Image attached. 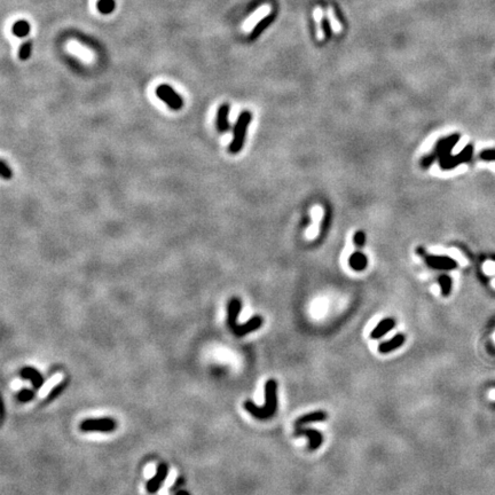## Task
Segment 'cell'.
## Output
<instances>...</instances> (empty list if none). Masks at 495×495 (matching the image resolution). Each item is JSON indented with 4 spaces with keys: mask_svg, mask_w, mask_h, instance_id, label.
<instances>
[{
    "mask_svg": "<svg viewBox=\"0 0 495 495\" xmlns=\"http://www.w3.org/2000/svg\"><path fill=\"white\" fill-rule=\"evenodd\" d=\"M243 407L257 419H268L273 417L277 411V382L268 380L265 383V405L258 407L253 401H244Z\"/></svg>",
    "mask_w": 495,
    "mask_h": 495,
    "instance_id": "1",
    "label": "cell"
},
{
    "mask_svg": "<svg viewBox=\"0 0 495 495\" xmlns=\"http://www.w3.org/2000/svg\"><path fill=\"white\" fill-rule=\"evenodd\" d=\"M252 120V113L249 110H243L237 117L235 125L233 127V139L228 144V153L232 155L239 154L243 149L246 142L247 131Z\"/></svg>",
    "mask_w": 495,
    "mask_h": 495,
    "instance_id": "2",
    "label": "cell"
},
{
    "mask_svg": "<svg viewBox=\"0 0 495 495\" xmlns=\"http://www.w3.org/2000/svg\"><path fill=\"white\" fill-rule=\"evenodd\" d=\"M155 93H156L157 98L160 99L161 101H163L165 105L172 110L178 111V110H180L182 107H184V99H182L170 85L162 84L160 86H157Z\"/></svg>",
    "mask_w": 495,
    "mask_h": 495,
    "instance_id": "3",
    "label": "cell"
},
{
    "mask_svg": "<svg viewBox=\"0 0 495 495\" xmlns=\"http://www.w3.org/2000/svg\"><path fill=\"white\" fill-rule=\"evenodd\" d=\"M116 426V421L110 417L86 418L79 424V429L84 432H111Z\"/></svg>",
    "mask_w": 495,
    "mask_h": 495,
    "instance_id": "4",
    "label": "cell"
},
{
    "mask_svg": "<svg viewBox=\"0 0 495 495\" xmlns=\"http://www.w3.org/2000/svg\"><path fill=\"white\" fill-rule=\"evenodd\" d=\"M472 151H473L472 146H471V144H468L461 153L456 155L450 154L448 156L440 158L438 161L439 166L441 167L442 170H452V168L456 167L457 165L469 162L471 160V156H472Z\"/></svg>",
    "mask_w": 495,
    "mask_h": 495,
    "instance_id": "5",
    "label": "cell"
},
{
    "mask_svg": "<svg viewBox=\"0 0 495 495\" xmlns=\"http://www.w3.org/2000/svg\"><path fill=\"white\" fill-rule=\"evenodd\" d=\"M460 134H452V136L438 140V142L436 143L435 150L432 153L437 157V160L439 161L440 158L450 155L454 146L460 141Z\"/></svg>",
    "mask_w": 495,
    "mask_h": 495,
    "instance_id": "6",
    "label": "cell"
},
{
    "mask_svg": "<svg viewBox=\"0 0 495 495\" xmlns=\"http://www.w3.org/2000/svg\"><path fill=\"white\" fill-rule=\"evenodd\" d=\"M294 435L296 437H299V436L307 437L309 450L318 449L323 442L322 433L319 432L318 430H315V429L305 428V426H298V428H296V430L294 431Z\"/></svg>",
    "mask_w": 495,
    "mask_h": 495,
    "instance_id": "7",
    "label": "cell"
},
{
    "mask_svg": "<svg viewBox=\"0 0 495 495\" xmlns=\"http://www.w3.org/2000/svg\"><path fill=\"white\" fill-rule=\"evenodd\" d=\"M425 263L429 267L435 268V270H442V271H450L455 270L457 267V263L453 258L447 256H436V254H430L425 256Z\"/></svg>",
    "mask_w": 495,
    "mask_h": 495,
    "instance_id": "8",
    "label": "cell"
},
{
    "mask_svg": "<svg viewBox=\"0 0 495 495\" xmlns=\"http://www.w3.org/2000/svg\"><path fill=\"white\" fill-rule=\"evenodd\" d=\"M241 311H242V302H241V299L237 297L230 298L228 304H227V325H228L230 330L239 325L237 321H239Z\"/></svg>",
    "mask_w": 495,
    "mask_h": 495,
    "instance_id": "9",
    "label": "cell"
},
{
    "mask_svg": "<svg viewBox=\"0 0 495 495\" xmlns=\"http://www.w3.org/2000/svg\"><path fill=\"white\" fill-rule=\"evenodd\" d=\"M229 112H230V106L228 103H222V105L219 106L216 117V129L218 131V133L222 134L228 132L230 130Z\"/></svg>",
    "mask_w": 495,
    "mask_h": 495,
    "instance_id": "10",
    "label": "cell"
},
{
    "mask_svg": "<svg viewBox=\"0 0 495 495\" xmlns=\"http://www.w3.org/2000/svg\"><path fill=\"white\" fill-rule=\"evenodd\" d=\"M264 320L260 315H254L252 318L248 320L246 323H242V325H237L235 328L232 329L233 333L237 337H243L248 335V333L254 331V330H258L263 326Z\"/></svg>",
    "mask_w": 495,
    "mask_h": 495,
    "instance_id": "11",
    "label": "cell"
},
{
    "mask_svg": "<svg viewBox=\"0 0 495 495\" xmlns=\"http://www.w3.org/2000/svg\"><path fill=\"white\" fill-rule=\"evenodd\" d=\"M167 473H168V469H167L166 464H160L154 476L147 481V485H146L147 491L149 492V493H155V492H156L158 488L161 487V485L163 484L165 480H166Z\"/></svg>",
    "mask_w": 495,
    "mask_h": 495,
    "instance_id": "12",
    "label": "cell"
},
{
    "mask_svg": "<svg viewBox=\"0 0 495 495\" xmlns=\"http://www.w3.org/2000/svg\"><path fill=\"white\" fill-rule=\"evenodd\" d=\"M20 376L22 377L23 380H30L31 383L33 385L34 390H39L45 383L44 377L40 371H38L32 367H23L22 369L20 370Z\"/></svg>",
    "mask_w": 495,
    "mask_h": 495,
    "instance_id": "13",
    "label": "cell"
},
{
    "mask_svg": "<svg viewBox=\"0 0 495 495\" xmlns=\"http://www.w3.org/2000/svg\"><path fill=\"white\" fill-rule=\"evenodd\" d=\"M328 418V414L325 411H315L312 412H308V414H305L299 417L297 421L295 422V426L298 428V426H305L307 424H311V423H318V422H323Z\"/></svg>",
    "mask_w": 495,
    "mask_h": 495,
    "instance_id": "14",
    "label": "cell"
},
{
    "mask_svg": "<svg viewBox=\"0 0 495 495\" xmlns=\"http://www.w3.org/2000/svg\"><path fill=\"white\" fill-rule=\"evenodd\" d=\"M405 342H406V336L404 333H397V335L392 337L391 339L381 343L380 346H378V351L383 354L390 353L392 351H395L400 346L404 345Z\"/></svg>",
    "mask_w": 495,
    "mask_h": 495,
    "instance_id": "15",
    "label": "cell"
},
{
    "mask_svg": "<svg viewBox=\"0 0 495 495\" xmlns=\"http://www.w3.org/2000/svg\"><path fill=\"white\" fill-rule=\"evenodd\" d=\"M394 327H395V320L394 319H392V318L383 319L376 327H375L374 330L370 333V337L373 339H380L383 336L386 335L387 332H390L391 330L394 328Z\"/></svg>",
    "mask_w": 495,
    "mask_h": 495,
    "instance_id": "16",
    "label": "cell"
},
{
    "mask_svg": "<svg viewBox=\"0 0 495 495\" xmlns=\"http://www.w3.org/2000/svg\"><path fill=\"white\" fill-rule=\"evenodd\" d=\"M349 264L351 268H353L354 271H363L366 270L367 265H368V258L366 257V254H363L360 251H357V252H353L351 254Z\"/></svg>",
    "mask_w": 495,
    "mask_h": 495,
    "instance_id": "17",
    "label": "cell"
},
{
    "mask_svg": "<svg viewBox=\"0 0 495 495\" xmlns=\"http://www.w3.org/2000/svg\"><path fill=\"white\" fill-rule=\"evenodd\" d=\"M274 21V15L273 14H270V15H267V16H265L263 20H260L259 22H258L256 24V27L253 28V30L251 31V33H250V39L251 40H254L256 38H258L260 36L261 33L264 32L265 30L267 29L268 27L271 26L272 22Z\"/></svg>",
    "mask_w": 495,
    "mask_h": 495,
    "instance_id": "18",
    "label": "cell"
},
{
    "mask_svg": "<svg viewBox=\"0 0 495 495\" xmlns=\"http://www.w3.org/2000/svg\"><path fill=\"white\" fill-rule=\"evenodd\" d=\"M30 30H31L30 23L24 20L17 21V22L14 23V26L12 28V32L15 34L16 37H26L30 33Z\"/></svg>",
    "mask_w": 495,
    "mask_h": 495,
    "instance_id": "19",
    "label": "cell"
},
{
    "mask_svg": "<svg viewBox=\"0 0 495 495\" xmlns=\"http://www.w3.org/2000/svg\"><path fill=\"white\" fill-rule=\"evenodd\" d=\"M438 283L440 285V289H441L442 296H445V297L449 296L450 291H452V278L448 275L442 274L438 278Z\"/></svg>",
    "mask_w": 495,
    "mask_h": 495,
    "instance_id": "20",
    "label": "cell"
},
{
    "mask_svg": "<svg viewBox=\"0 0 495 495\" xmlns=\"http://www.w3.org/2000/svg\"><path fill=\"white\" fill-rule=\"evenodd\" d=\"M96 7H98V10L101 14H110L113 12L116 7L115 0H99L98 3H96Z\"/></svg>",
    "mask_w": 495,
    "mask_h": 495,
    "instance_id": "21",
    "label": "cell"
},
{
    "mask_svg": "<svg viewBox=\"0 0 495 495\" xmlns=\"http://www.w3.org/2000/svg\"><path fill=\"white\" fill-rule=\"evenodd\" d=\"M31 52H32V43L30 40L26 41L22 44V46L19 50V58L21 61H26L30 57Z\"/></svg>",
    "mask_w": 495,
    "mask_h": 495,
    "instance_id": "22",
    "label": "cell"
},
{
    "mask_svg": "<svg viewBox=\"0 0 495 495\" xmlns=\"http://www.w3.org/2000/svg\"><path fill=\"white\" fill-rule=\"evenodd\" d=\"M34 398V392L29 388H23L16 394V400L20 402H29Z\"/></svg>",
    "mask_w": 495,
    "mask_h": 495,
    "instance_id": "23",
    "label": "cell"
},
{
    "mask_svg": "<svg viewBox=\"0 0 495 495\" xmlns=\"http://www.w3.org/2000/svg\"><path fill=\"white\" fill-rule=\"evenodd\" d=\"M0 175L5 180H10L13 178V171L9 167V165L6 163L5 160L0 161Z\"/></svg>",
    "mask_w": 495,
    "mask_h": 495,
    "instance_id": "24",
    "label": "cell"
},
{
    "mask_svg": "<svg viewBox=\"0 0 495 495\" xmlns=\"http://www.w3.org/2000/svg\"><path fill=\"white\" fill-rule=\"evenodd\" d=\"M353 243L359 248L364 246V243H366V235H364V233L362 232V230H358V232L354 234Z\"/></svg>",
    "mask_w": 495,
    "mask_h": 495,
    "instance_id": "25",
    "label": "cell"
},
{
    "mask_svg": "<svg viewBox=\"0 0 495 495\" xmlns=\"http://www.w3.org/2000/svg\"><path fill=\"white\" fill-rule=\"evenodd\" d=\"M436 161H438V160H437V157L431 153V154L426 155V156H424V157L422 158V160H421V166L423 168H429L433 163H435Z\"/></svg>",
    "mask_w": 495,
    "mask_h": 495,
    "instance_id": "26",
    "label": "cell"
},
{
    "mask_svg": "<svg viewBox=\"0 0 495 495\" xmlns=\"http://www.w3.org/2000/svg\"><path fill=\"white\" fill-rule=\"evenodd\" d=\"M321 27H322V30H323V32H325V36L326 38H330L331 37V33H332V31H331V28H330V23H329V21L326 19H323L322 20V22H321Z\"/></svg>",
    "mask_w": 495,
    "mask_h": 495,
    "instance_id": "27",
    "label": "cell"
},
{
    "mask_svg": "<svg viewBox=\"0 0 495 495\" xmlns=\"http://www.w3.org/2000/svg\"><path fill=\"white\" fill-rule=\"evenodd\" d=\"M481 160L485 161H495V150L494 149H487L484 150L483 153L480 154Z\"/></svg>",
    "mask_w": 495,
    "mask_h": 495,
    "instance_id": "28",
    "label": "cell"
},
{
    "mask_svg": "<svg viewBox=\"0 0 495 495\" xmlns=\"http://www.w3.org/2000/svg\"><path fill=\"white\" fill-rule=\"evenodd\" d=\"M61 388H62V385H57V386H55L53 388V390H52L51 393H50V397H48V399H50V400H51V399H53L54 397H56L58 392L61 391Z\"/></svg>",
    "mask_w": 495,
    "mask_h": 495,
    "instance_id": "29",
    "label": "cell"
},
{
    "mask_svg": "<svg viewBox=\"0 0 495 495\" xmlns=\"http://www.w3.org/2000/svg\"><path fill=\"white\" fill-rule=\"evenodd\" d=\"M175 495H189V494L187 493V492H185V491H180V492H178V493L175 494Z\"/></svg>",
    "mask_w": 495,
    "mask_h": 495,
    "instance_id": "30",
    "label": "cell"
}]
</instances>
